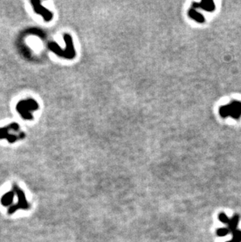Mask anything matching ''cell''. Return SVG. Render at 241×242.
<instances>
[{
	"mask_svg": "<svg viewBox=\"0 0 241 242\" xmlns=\"http://www.w3.org/2000/svg\"><path fill=\"white\" fill-rule=\"evenodd\" d=\"M188 15H189V17H190L192 19H193L194 21H196L198 23H204V21H205L204 15L199 13V12H197L193 8H191L188 11Z\"/></svg>",
	"mask_w": 241,
	"mask_h": 242,
	"instance_id": "6",
	"label": "cell"
},
{
	"mask_svg": "<svg viewBox=\"0 0 241 242\" xmlns=\"http://www.w3.org/2000/svg\"><path fill=\"white\" fill-rule=\"evenodd\" d=\"M38 108H39V105L37 102L32 99L20 101L17 105V111L21 114V117L25 120L32 119L33 116L31 112L37 110Z\"/></svg>",
	"mask_w": 241,
	"mask_h": 242,
	"instance_id": "3",
	"label": "cell"
},
{
	"mask_svg": "<svg viewBox=\"0 0 241 242\" xmlns=\"http://www.w3.org/2000/svg\"><path fill=\"white\" fill-rule=\"evenodd\" d=\"M219 114L221 117H231L236 120L241 118V101H233L229 104L220 107Z\"/></svg>",
	"mask_w": 241,
	"mask_h": 242,
	"instance_id": "2",
	"label": "cell"
},
{
	"mask_svg": "<svg viewBox=\"0 0 241 242\" xmlns=\"http://www.w3.org/2000/svg\"><path fill=\"white\" fill-rule=\"evenodd\" d=\"M193 8H200L205 11L212 12L215 9V4L213 1H202L200 2H193Z\"/></svg>",
	"mask_w": 241,
	"mask_h": 242,
	"instance_id": "5",
	"label": "cell"
},
{
	"mask_svg": "<svg viewBox=\"0 0 241 242\" xmlns=\"http://www.w3.org/2000/svg\"><path fill=\"white\" fill-rule=\"evenodd\" d=\"M31 3L32 5L34 11L36 12V13H38V14H40L45 21H50L52 20L53 17V13L50 12L49 10H48L46 8H45L44 6H42L41 2H39V1H32Z\"/></svg>",
	"mask_w": 241,
	"mask_h": 242,
	"instance_id": "4",
	"label": "cell"
},
{
	"mask_svg": "<svg viewBox=\"0 0 241 242\" xmlns=\"http://www.w3.org/2000/svg\"><path fill=\"white\" fill-rule=\"evenodd\" d=\"M63 39L66 43V49H62L59 46L56 45L55 43H49L48 47L50 50L53 51L54 53H56L60 57L66 58V59H73L75 56V51L74 49V45H73L72 38L68 34H65L63 36Z\"/></svg>",
	"mask_w": 241,
	"mask_h": 242,
	"instance_id": "1",
	"label": "cell"
}]
</instances>
